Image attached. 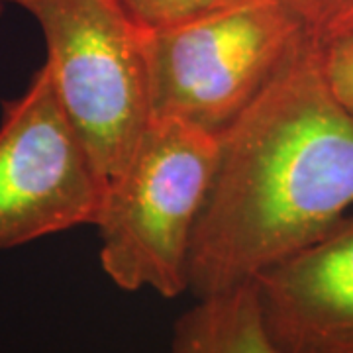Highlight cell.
Listing matches in <instances>:
<instances>
[{"label": "cell", "mask_w": 353, "mask_h": 353, "mask_svg": "<svg viewBox=\"0 0 353 353\" xmlns=\"http://www.w3.org/2000/svg\"><path fill=\"white\" fill-rule=\"evenodd\" d=\"M353 206V116L332 94L322 41L304 36L267 87L218 134L189 255L201 296L257 279Z\"/></svg>", "instance_id": "1"}, {"label": "cell", "mask_w": 353, "mask_h": 353, "mask_svg": "<svg viewBox=\"0 0 353 353\" xmlns=\"http://www.w3.org/2000/svg\"><path fill=\"white\" fill-rule=\"evenodd\" d=\"M218 157V136L152 116L128 161L106 183L94 222L102 271L118 289L163 299L189 290V255Z\"/></svg>", "instance_id": "2"}, {"label": "cell", "mask_w": 353, "mask_h": 353, "mask_svg": "<svg viewBox=\"0 0 353 353\" xmlns=\"http://www.w3.org/2000/svg\"><path fill=\"white\" fill-rule=\"evenodd\" d=\"M34 18L51 81L106 183L152 120L150 30L120 0H0Z\"/></svg>", "instance_id": "3"}, {"label": "cell", "mask_w": 353, "mask_h": 353, "mask_svg": "<svg viewBox=\"0 0 353 353\" xmlns=\"http://www.w3.org/2000/svg\"><path fill=\"white\" fill-rule=\"evenodd\" d=\"M306 36L283 0H245L150 32L152 116L224 132Z\"/></svg>", "instance_id": "4"}, {"label": "cell", "mask_w": 353, "mask_h": 353, "mask_svg": "<svg viewBox=\"0 0 353 353\" xmlns=\"http://www.w3.org/2000/svg\"><path fill=\"white\" fill-rule=\"evenodd\" d=\"M104 190L106 179L43 63L24 92L2 101L0 252L94 226Z\"/></svg>", "instance_id": "5"}, {"label": "cell", "mask_w": 353, "mask_h": 353, "mask_svg": "<svg viewBox=\"0 0 353 353\" xmlns=\"http://www.w3.org/2000/svg\"><path fill=\"white\" fill-rule=\"evenodd\" d=\"M257 281L279 353H353V216Z\"/></svg>", "instance_id": "6"}, {"label": "cell", "mask_w": 353, "mask_h": 353, "mask_svg": "<svg viewBox=\"0 0 353 353\" xmlns=\"http://www.w3.org/2000/svg\"><path fill=\"white\" fill-rule=\"evenodd\" d=\"M173 324L175 353H279L257 279L196 296Z\"/></svg>", "instance_id": "7"}, {"label": "cell", "mask_w": 353, "mask_h": 353, "mask_svg": "<svg viewBox=\"0 0 353 353\" xmlns=\"http://www.w3.org/2000/svg\"><path fill=\"white\" fill-rule=\"evenodd\" d=\"M128 12L150 32L173 28L245 0H120Z\"/></svg>", "instance_id": "8"}, {"label": "cell", "mask_w": 353, "mask_h": 353, "mask_svg": "<svg viewBox=\"0 0 353 353\" xmlns=\"http://www.w3.org/2000/svg\"><path fill=\"white\" fill-rule=\"evenodd\" d=\"M318 41L353 32V0H283Z\"/></svg>", "instance_id": "9"}, {"label": "cell", "mask_w": 353, "mask_h": 353, "mask_svg": "<svg viewBox=\"0 0 353 353\" xmlns=\"http://www.w3.org/2000/svg\"><path fill=\"white\" fill-rule=\"evenodd\" d=\"M322 69L332 94L353 116V32L322 41Z\"/></svg>", "instance_id": "10"}, {"label": "cell", "mask_w": 353, "mask_h": 353, "mask_svg": "<svg viewBox=\"0 0 353 353\" xmlns=\"http://www.w3.org/2000/svg\"><path fill=\"white\" fill-rule=\"evenodd\" d=\"M2 14H4V6L0 4V18H2Z\"/></svg>", "instance_id": "11"}]
</instances>
